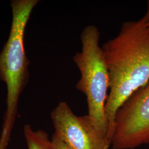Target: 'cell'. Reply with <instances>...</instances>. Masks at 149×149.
<instances>
[{
  "label": "cell",
  "instance_id": "obj_1",
  "mask_svg": "<svg viewBox=\"0 0 149 149\" xmlns=\"http://www.w3.org/2000/svg\"><path fill=\"white\" fill-rule=\"evenodd\" d=\"M109 74L106 114L111 145L116 114L134 93L149 82V27L141 18L125 22L102 47Z\"/></svg>",
  "mask_w": 149,
  "mask_h": 149
},
{
  "label": "cell",
  "instance_id": "obj_2",
  "mask_svg": "<svg viewBox=\"0 0 149 149\" xmlns=\"http://www.w3.org/2000/svg\"><path fill=\"white\" fill-rule=\"evenodd\" d=\"M38 0H13L9 37L0 53V79L7 87V109L1 136L10 140L16 119L19 96L27 86L30 74L24 45L27 22Z\"/></svg>",
  "mask_w": 149,
  "mask_h": 149
},
{
  "label": "cell",
  "instance_id": "obj_3",
  "mask_svg": "<svg viewBox=\"0 0 149 149\" xmlns=\"http://www.w3.org/2000/svg\"><path fill=\"white\" fill-rule=\"evenodd\" d=\"M97 27L88 25L81 34L82 50L73 61L79 70L80 80L76 88L87 98V116L99 135L111 147L108 139L109 124L106 106L109 90V74L102 47Z\"/></svg>",
  "mask_w": 149,
  "mask_h": 149
},
{
  "label": "cell",
  "instance_id": "obj_4",
  "mask_svg": "<svg viewBox=\"0 0 149 149\" xmlns=\"http://www.w3.org/2000/svg\"><path fill=\"white\" fill-rule=\"evenodd\" d=\"M149 144V82L130 96L116 114L113 149H134Z\"/></svg>",
  "mask_w": 149,
  "mask_h": 149
},
{
  "label": "cell",
  "instance_id": "obj_5",
  "mask_svg": "<svg viewBox=\"0 0 149 149\" xmlns=\"http://www.w3.org/2000/svg\"><path fill=\"white\" fill-rule=\"evenodd\" d=\"M54 134L69 149H109L87 115H75L69 104L60 102L51 113Z\"/></svg>",
  "mask_w": 149,
  "mask_h": 149
},
{
  "label": "cell",
  "instance_id": "obj_6",
  "mask_svg": "<svg viewBox=\"0 0 149 149\" xmlns=\"http://www.w3.org/2000/svg\"><path fill=\"white\" fill-rule=\"evenodd\" d=\"M23 131L28 149H54L52 140L44 131H34L28 124L24 125Z\"/></svg>",
  "mask_w": 149,
  "mask_h": 149
},
{
  "label": "cell",
  "instance_id": "obj_7",
  "mask_svg": "<svg viewBox=\"0 0 149 149\" xmlns=\"http://www.w3.org/2000/svg\"><path fill=\"white\" fill-rule=\"evenodd\" d=\"M52 142L54 149H69L55 134L52 136Z\"/></svg>",
  "mask_w": 149,
  "mask_h": 149
},
{
  "label": "cell",
  "instance_id": "obj_8",
  "mask_svg": "<svg viewBox=\"0 0 149 149\" xmlns=\"http://www.w3.org/2000/svg\"><path fill=\"white\" fill-rule=\"evenodd\" d=\"M144 22L149 26V1H148V7H147V11L146 13L145 14L144 17L141 18Z\"/></svg>",
  "mask_w": 149,
  "mask_h": 149
},
{
  "label": "cell",
  "instance_id": "obj_9",
  "mask_svg": "<svg viewBox=\"0 0 149 149\" xmlns=\"http://www.w3.org/2000/svg\"><path fill=\"white\" fill-rule=\"evenodd\" d=\"M8 140L5 139L0 137V149H6L7 145L8 144Z\"/></svg>",
  "mask_w": 149,
  "mask_h": 149
}]
</instances>
